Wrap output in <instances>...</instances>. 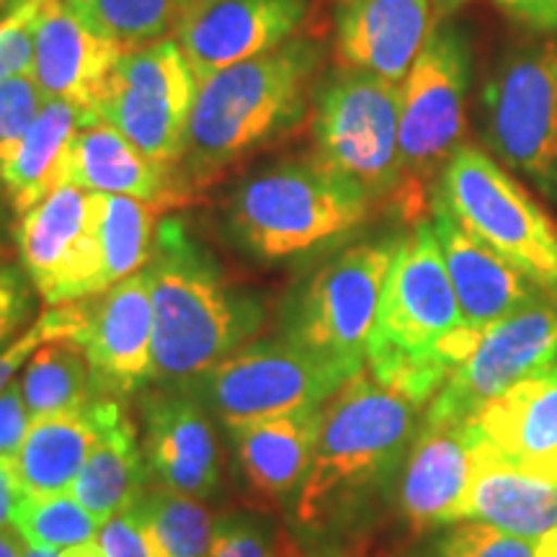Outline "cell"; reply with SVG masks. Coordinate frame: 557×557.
<instances>
[{
    "label": "cell",
    "mask_w": 557,
    "mask_h": 557,
    "mask_svg": "<svg viewBox=\"0 0 557 557\" xmlns=\"http://www.w3.org/2000/svg\"><path fill=\"white\" fill-rule=\"evenodd\" d=\"M480 336L459 310L434 225L416 222L387 271L367 372L423 408L470 357Z\"/></svg>",
    "instance_id": "obj_1"
},
{
    "label": "cell",
    "mask_w": 557,
    "mask_h": 557,
    "mask_svg": "<svg viewBox=\"0 0 557 557\" xmlns=\"http://www.w3.org/2000/svg\"><path fill=\"white\" fill-rule=\"evenodd\" d=\"M150 271L152 364L160 385H189L261 329L263 310L222 278L178 220L158 227Z\"/></svg>",
    "instance_id": "obj_2"
},
{
    "label": "cell",
    "mask_w": 557,
    "mask_h": 557,
    "mask_svg": "<svg viewBox=\"0 0 557 557\" xmlns=\"http://www.w3.org/2000/svg\"><path fill=\"white\" fill-rule=\"evenodd\" d=\"M320 65L315 41L292 37L276 50L218 70L197 86L181 178L199 186L299 124Z\"/></svg>",
    "instance_id": "obj_3"
},
{
    "label": "cell",
    "mask_w": 557,
    "mask_h": 557,
    "mask_svg": "<svg viewBox=\"0 0 557 557\" xmlns=\"http://www.w3.org/2000/svg\"><path fill=\"white\" fill-rule=\"evenodd\" d=\"M418 408L367 369L344 382L323 406L315 455L295 500L297 524L325 527L393 475L413 438Z\"/></svg>",
    "instance_id": "obj_4"
},
{
    "label": "cell",
    "mask_w": 557,
    "mask_h": 557,
    "mask_svg": "<svg viewBox=\"0 0 557 557\" xmlns=\"http://www.w3.org/2000/svg\"><path fill=\"white\" fill-rule=\"evenodd\" d=\"M369 201L359 189L312 163L276 165L248 178L230 199V230L267 261L289 259L361 225Z\"/></svg>",
    "instance_id": "obj_5"
},
{
    "label": "cell",
    "mask_w": 557,
    "mask_h": 557,
    "mask_svg": "<svg viewBox=\"0 0 557 557\" xmlns=\"http://www.w3.org/2000/svg\"><path fill=\"white\" fill-rule=\"evenodd\" d=\"M431 199L542 295L557 299V225L504 165L462 145L444 165Z\"/></svg>",
    "instance_id": "obj_6"
},
{
    "label": "cell",
    "mask_w": 557,
    "mask_h": 557,
    "mask_svg": "<svg viewBox=\"0 0 557 557\" xmlns=\"http://www.w3.org/2000/svg\"><path fill=\"white\" fill-rule=\"evenodd\" d=\"M400 107L403 83L341 67L318 90L315 163L369 201L395 199L400 189Z\"/></svg>",
    "instance_id": "obj_7"
},
{
    "label": "cell",
    "mask_w": 557,
    "mask_h": 557,
    "mask_svg": "<svg viewBox=\"0 0 557 557\" xmlns=\"http://www.w3.org/2000/svg\"><path fill=\"white\" fill-rule=\"evenodd\" d=\"M468 41L451 26H436L403 81L400 107V189L395 201L406 218L426 207L429 181L442 176L462 148L468 96Z\"/></svg>",
    "instance_id": "obj_8"
},
{
    "label": "cell",
    "mask_w": 557,
    "mask_h": 557,
    "mask_svg": "<svg viewBox=\"0 0 557 557\" xmlns=\"http://www.w3.org/2000/svg\"><path fill=\"white\" fill-rule=\"evenodd\" d=\"M398 243L400 238L357 243L323 263L289 310L284 338L338 367L348 377L364 372Z\"/></svg>",
    "instance_id": "obj_9"
},
{
    "label": "cell",
    "mask_w": 557,
    "mask_h": 557,
    "mask_svg": "<svg viewBox=\"0 0 557 557\" xmlns=\"http://www.w3.org/2000/svg\"><path fill=\"white\" fill-rule=\"evenodd\" d=\"M194 99L197 78L176 39L165 37L122 54L88 111L120 129L152 163L178 171Z\"/></svg>",
    "instance_id": "obj_10"
},
{
    "label": "cell",
    "mask_w": 557,
    "mask_h": 557,
    "mask_svg": "<svg viewBox=\"0 0 557 557\" xmlns=\"http://www.w3.org/2000/svg\"><path fill=\"white\" fill-rule=\"evenodd\" d=\"M107 194L65 184L21 214L18 256L50 308L107 292L101 218Z\"/></svg>",
    "instance_id": "obj_11"
},
{
    "label": "cell",
    "mask_w": 557,
    "mask_h": 557,
    "mask_svg": "<svg viewBox=\"0 0 557 557\" xmlns=\"http://www.w3.org/2000/svg\"><path fill=\"white\" fill-rule=\"evenodd\" d=\"M348 380L338 367L284 338L238 348L186 387L197 389L225 423H235L320 408Z\"/></svg>",
    "instance_id": "obj_12"
},
{
    "label": "cell",
    "mask_w": 557,
    "mask_h": 557,
    "mask_svg": "<svg viewBox=\"0 0 557 557\" xmlns=\"http://www.w3.org/2000/svg\"><path fill=\"white\" fill-rule=\"evenodd\" d=\"M485 137L508 169L557 194V41L508 58L485 90Z\"/></svg>",
    "instance_id": "obj_13"
},
{
    "label": "cell",
    "mask_w": 557,
    "mask_h": 557,
    "mask_svg": "<svg viewBox=\"0 0 557 557\" xmlns=\"http://www.w3.org/2000/svg\"><path fill=\"white\" fill-rule=\"evenodd\" d=\"M557 367V299L542 295L498 320L429 403L426 423L470 421L517 382Z\"/></svg>",
    "instance_id": "obj_14"
},
{
    "label": "cell",
    "mask_w": 557,
    "mask_h": 557,
    "mask_svg": "<svg viewBox=\"0 0 557 557\" xmlns=\"http://www.w3.org/2000/svg\"><path fill=\"white\" fill-rule=\"evenodd\" d=\"M86 329L78 344L90 367L94 398L124 400L156 380L152 364L150 271L122 278L86 299Z\"/></svg>",
    "instance_id": "obj_15"
},
{
    "label": "cell",
    "mask_w": 557,
    "mask_h": 557,
    "mask_svg": "<svg viewBox=\"0 0 557 557\" xmlns=\"http://www.w3.org/2000/svg\"><path fill=\"white\" fill-rule=\"evenodd\" d=\"M308 9L310 0H197L178 18L173 37L199 86L218 70L289 41Z\"/></svg>",
    "instance_id": "obj_16"
},
{
    "label": "cell",
    "mask_w": 557,
    "mask_h": 557,
    "mask_svg": "<svg viewBox=\"0 0 557 557\" xmlns=\"http://www.w3.org/2000/svg\"><path fill=\"white\" fill-rule=\"evenodd\" d=\"M143 457L158 487L205 500L220 485V447L212 418L191 387L145 389Z\"/></svg>",
    "instance_id": "obj_17"
},
{
    "label": "cell",
    "mask_w": 557,
    "mask_h": 557,
    "mask_svg": "<svg viewBox=\"0 0 557 557\" xmlns=\"http://www.w3.org/2000/svg\"><path fill=\"white\" fill-rule=\"evenodd\" d=\"M475 426L472 421L426 423L416 436L400 483L403 517L413 532L468 521Z\"/></svg>",
    "instance_id": "obj_18"
},
{
    "label": "cell",
    "mask_w": 557,
    "mask_h": 557,
    "mask_svg": "<svg viewBox=\"0 0 557 557\" xmlns=\"http://www.w3.org/2000/svg\"><path fill=\"white\" fill-rule=\"evenodd\" d=\"M434 24L431 0H338V65L403 83Z\"/></svg>",
    "instance_id": "obj_19"
},
{
    "label": "cell",
    "mask_w": 557,
    "mask_h": 557,
    "mask_svg": "<svg viewBox=\"0 0 557 557\" xmlns=\"http://www.w3.org/2000/svg\"><path fill=\"white\" fill-rule=\"evenodd\" d=\"M122 50L67 0H47L34 39V81L45 99L90 109Z\"/></svg>",
    "instance_id": "obj_20"
},
{
    "label": "cell",
    "mask_w": 557,
    "mask_h": 557,
    "mask_svg": "<svg viewBox=\"0 0 557 557\" xmlns=\"http://www.w3.org/2000/svg\"><path fill=\"white\" fill-rule=\"evenodd\" d=\"M434 233L442 246L459 310L472 331L485 333L493 323L542 297L524 274H519L493 248L468 233L438 201L431 199Z\"/></svg>",
    "instance_id": "obj_21"
},
{
    "label": "cell",
    "mask_w": 557,
    "mask_h": 557,
    "mask_svg": "<svg viewBox=\"0 0 557 557\" xmlns=\"http://www.w3.org/2000/svg\"><path fill=\"white\" fill-rule=\"evenodd\" d=\"M470 421L500 457L557 485V367L517 382Z\"/></svg>",
    "instance_id": "obj_22"
},
{
    "label": "cell",
    "mask_w": 557,
    "mask_h": 557,
    "mask_svg": "<svg viewBox=\"0 0 557 557\" xmlns=\"http://www.w3.org/2000/svg\"><path fill=\"white\" fill-rule=\"evenodd\" d=\"M67 184L86 191L135 197L160 209L186 199V184L178 171L152 163L120 129L96 116L83 124L70 145Z\"/></svg>",
    "instance_id": "obj_23"
},
{
    "label": "cell",
    "mask_w": 557,
    "mask_h": 557,
    "mask_svg": "<svg viewBox=\"0 0 557 557\" xmlns=\"http://www.w3.org/2000/svg\"><path fill=\"white\" fill-rule=\"evenodd\" d=\"M468 521H483L513 537L542 542L557 532V485L508 462L475 429Z\"/></svg>",
    "instance_id": "obj_24"
},
{
    "label": "cell",
    "mask_w": 557,
    "mask_h": 557,
    "mask_svg": "<svg viewBox=\"0 0 557 557\" xmlns=\"http://www.w3.org/2000/svg\"><path fill=\"white\" fill-rule=\"evenodd\" d=\"M323 421V406L295 413L227 423L240 470L256 493L282 500L308 475Z\"/></svg>",
    "instance_id": "obj_25"
},
{
    "label": "cell",
    "mask_w": 557,
    "mask_h": 557,
    "mask_svg": "<svg viewBox=\"0 0 557 557\" xmlns=\"http://www.w3.org/2000/svg\"><path fill=\"white\" fill-rule=\"evenodd\" d=\"M90 116L78 103L47 99L24 137L0 152V181L18 214L67 184L70 145Z\"/></svg>",
    "instance_id": "obj_26"
},
{
    "label": "cell",
    "mask_w": 557,
    "mask_h": 557,
    "mask_svg": "<svg viewBox=\"0 0 557 557\" xmlns=\"http://www.w3.org/2000/svg\"><path fill=\"white\" fill-rule=\"evenodd\" d=\"M103 431V398L83 408L34 418L13 462L24 496H50L73 491L75 478L99 444Z\"/></svg>",
    "instance_id": "obj_27"
},
{
    "label": "cell",
    "mask_w": 557,
    "mask_h": 557,
    "mask_svg": "<svg viewBox=\"0 0 557 557\" xmlns=\"http://www.w3.org/2000/svg\"><path fill=\"white\" fill-rule=\"evenodd\" d=\"M145 483L148 468L135 423L122 400L103 398L101 438L75 478L73 496L103 527L145 496Z\"/></svg>",
    "instance_id": "obj_28"
},
{
    "label": "cell",
    "mask_w": 557,
    "mask_h": 557,
    "mask_svg": "<svg viewBox=\"0 0 557 557\" xmlns=\"http://www.w3.org/2000/svg\"><path fill=\"white\" fill-rule=\"evenodd\" d=\"M18 385L32 421L83 408L94 400L90 367L78 341H50L39 346L37 354L26 361Z\"/></svg>",
    "instance_id": "obj_29"
},
{
    "label": "cell",
    "mask_w": 557,
    "mask_h": 557,
    "mask_svg": "<svg viewBox=\"0 0 557 557\" xmlns=\"http://www.w3.org/2000/svg\"><path fill=\"white\" fill-rule=\"evenodd\" d=\"M152 557H207L212 545V517L199 498L165 487H148L139 498Z\"/></svg>",
    "instance_id": "obj_30"
},
{
    "label": "cell",
    "mask_w": 557,
    "mask_h": 557,
    "mask_svg": "<svg viewBox=\"0 0 557 557\" xmlns=\"http://www.w3.org/2000/svg\"><path fill=\"white\" fill-rule=\"evenodd\" d=\"M160 207L135 197L107 194L101 218L103 246V276L107 287H114L122 278L143 271L152 259L156 246V218Z\"/></svg>",
    "instance_id": "obj_31"
},
{
    "label": "cell",
    "mask_w": 557,
    "mask_h": 557,
    "mask_svg": "<svg viewBox=\"0 0 557 557\" xmlns=\"http://www.w3.org/2000/svg\"><path fill=\"white\" fill-rule=\"evenodd\" d=\"M191 3L197 0H96L83 16L127 54L173 34Z\"/></svg>",
    "instance_id": "obj_32"
},
{
    "label": "cell",
    "mask_w": 557,
    "mask_h": 557,
    "mask_svg": "<svg viewBox=\"0 0 557 557\" xmlns=\"http://www.w3.org/2000/svg\"><path fill=\"white\" fill-rule=\"evenodd\" d=\"M13 529L32 545L52 549L75 547L99 537V521L78 504L73 491L50 496H24L13 513Z\"/></svg>",
    "instance_id": "obj_33"
},
{
    "label": "cell",
    "mask_w": 557,
    "mask_h": 557,
    "mask_svg": "<svg viewBox=\"0 0 557 557\" xmlns=\"http://www.w3.org/2000/svg\"><path fill=\"white\" fill-rule=\"evenodd\" d=\"M86 299L50 308L24 336L5 346L0 351V393L16 380L18 369L26 367V361L37 354L39 346L50 344V341H78L86 329Z\"/></svg>",
    "instance_id": "obj_34"
},
{
    "label": "cell",
    "mask_w": 557,
    "mask_h": 557,
    "mask_svg": "<svg viewBox=\"0 0 557 557\" xmlns=\"http://www.w3.org/2000/svg\"><path fill=\"white\" fill-rule=\"evenodd\" d=\"M434 557H537V542H529L483 521H462L444 534Z\"/></svg>",
    "instance_id": "obj_35"
},
{
    "label": "cell",
    "mask_w": 557,
    "mask_h": 557,
    "mask_svg": "<svg viewBox=\"0 0 557 557\" xmlns=\"http://www.w3.org/2000/svg\"><path fill=\"white\" fill-rule=\"evenodd\" d=\"M45 101V94L39 90L34 75L0 78V152H5L24 137V132L39 116Z\"/></svg>",
    "instance_id": "obj_36"
},
{
    "label": "cell",
    "mask_w": 557,
    "mask_h": 557,
    "mask_svg": "<svg viewBox=\"0 0 557 557\" xmlns=\"http://www.w3.org/2000/svg\"><path fill=\"white\" fill-rule=\"evenodd\" d=\"M271 542L274 537L267 521L233 511L214 521L207 557H271Z\"/></svg>",
    "instance_id": "obj_37"
},
{
    "label": "cell",
    "mask_w": 557,
    "mask_h": 557,
    "mask_svg": "<svg viewBox=\"0 0 557 557\" xmlns=\"http://www.w3.org/2000/svg\"><path fill=\"white\" fill-rule=\"evenodd\" d=\"M99 545L107 557H152L139 500L127 511L116 513L99 529Z\"/></svg>",
    "instance_id": "obj_38"
},
{
    "label": "cell",
    "mask_w": 557,
    "mask_h": 557,
    "mask_svg": "<svg viewBox=\"0 0 557 557\" xmlns=\"http://www.w3.org/2000/svg\"><path fill=\"white\" fill-rule=\"evenodd\" d=\"M32 312V289L16 269H0V346L26 323Z\"/></svg>",
    "instance_id": "obj_39"
},
{
    "label": "cell",
    "mask_w": 557,
    "mask_h": 557,
    "mask_svg": "<svg viewBox=\"0 0 557 557\" xmlns=\"http://www.w3.org/2000/svg\"><path fill=\"white\" fill-rule=\"evenodd\" d=\"M32 426V413L26 408L24 393L16 380L0 393V457H13L24 444Z\"/></svg>",
    "instance_id": "obj_40"
},
{
    "label": "cell",
    "mask_w": 557,
    "mask_h": 557,
    "mask_svg": "<svg viewBox=\"0 0 557 557\" xmlns=\"http://www.w3.org/2000/svg\"><path fill=\"white\" fill-rule=\"evenodd\" d=\"M496 3L532 29L557 32V0H496Z\"/></svg>",
    "instance_id": "obj_41"
},
{
    "label": "cell",
    "mask_w": 557,
    "mask_h": 557,
    "mask_svg": "<svg viewBox=\"0 0 557 557\" xmlns=\"http://www.w3.org/2000/svg\"><path fill=\"white\" fill-rule=\"evenodd\" d=\"M21 498L24 491L16 475V462L13 457H0V529L13 527V513Z\"/></svg>",
    "instance_id": "obj_42"
},
{
    "label": "cell",
    "mask_w": 557,
    "mask_h": 557,
    "mask_svg": "<svg viewBox=\"0 0 557 557\" xmlns=\"http://www.w3.org/2000/svg\"><path fill=\"white\" fill-rule=\"evenodd\" d=\"M24 537L16 529H0V557H24Z\"/></svg>",
    "instance_id": "obj_43"
},
{
    "label": "cell",
    "mask_w": 557,
    "mask_h": 557,
    "mask_svg": "<svg viewBox=\"0 0 557 557\" xmlns=\"http://www.w3.org/2000/svg\"><path fill=\"white\" fill-rule=\"evenodd\" d=\"M58 557H107V555H103L99 540H88V542H81V545H75V547L60 549Z\"/></svg>",
    "instance_id": "obj_44"
},
{
    "label": "cell",
    "mask_w": 557,
    "mask_h": 557,
    "mask_svg": "<svg viewBox=\"0 0 557 557\" xmlns=\"http://www.w3.org/2000/svg\"><path fill=\"white\" fill-rule=\"evenodd\" d=\"M431 3H434L436 18H444V16H449V13H455L459 5L468 3V0H431Z\"/></svg>",
    "instance_id": "obj_45"
},
{
    "label": "cell",
    "mask_w": 557,
    "mask_h": 557,
    "mask_svg": "<svg viewBox=\"0 0 557 557\" xmlns=\"http://www.w3.org/2000/svg\"><path fill=\"white\" fill-rule=\"evenodd\" d=\"M60 549H52V547H45V545H32V542H26L24 545V557H58Z\"/></svg>",
    "instance_id": "obj_46"
},
{
    "label": "cell",
    "mask_w": 557,
    "mask_h": 557,
    "mask_svg": "<svg viewBox=\"0 0 557 557\" xmlns=\"http://www.w3.org/2000/svg\"><path fill=\"white\" fill-rule=\"evenodd\" d=\"M537 557H557V532L537 542Z\"/></svg>",
    "instance_id": "obj_47"
},
{
    "label": "cell",
    "mask_w": 557,
    "mask_h": 557,
    "mask_svg": "<svg viewBox=\"0 0 557 557\" xmlns=\"http://www.w3.org/2000/svg\"><path fill=\"white\" fill-rule=\"evenodd\" d=\"M70 5H73L75 11H81V13H88L90 11V5L96 3V0H67Z\"/></svg>",
    "instance_id": "obj_48"
}]
</instances>
